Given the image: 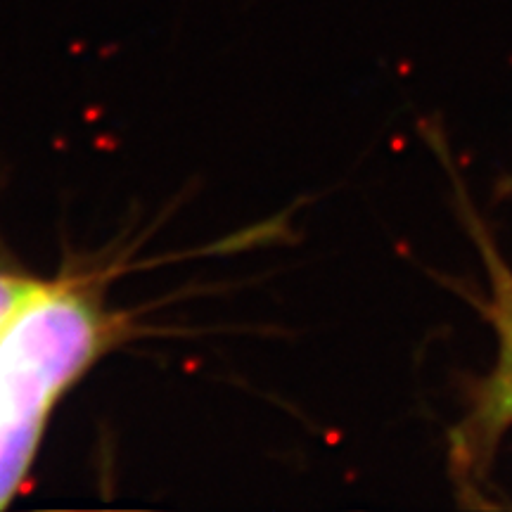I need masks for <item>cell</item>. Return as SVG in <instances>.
Returning <instances> with one entry per match:
<instances>
[{
    "label": "cell",
    "instance_id": "obj_1",
    "mask_svg": "<svg viewBox=\"0 0 512 512\" xmlns=\"http://www.w3.org/2000/svg\"><path fill=\"white\" fill-rule=\"evenodd\" d=\"M107 342L100 311L72 287L41 292L0 330V505L27 477L50 411Z\"/></svg>",
    "mask_w": 512,
    "mask_h": 512
},
{
    "label": "cell",
    "instance_id": "obj_2",
    "mask_svg": "<svg viewBox=\"0 0 512 512\" xmlns=\"http://www.w3.org/2000/svg\"><path fill=\"white\" fill-rule=\"evenodd\" d=\"M494 318L498 330H501V368L496 373V382L491 387L489 396V413L486 420L508 422L512 420V280L501 273L496 278V306Z\"/></svg>",
    "mask_w": 512,
    "mask_h": 512
},
{
    "label": "cell",
    "instance_id": "obj_3",
    "mask_svg": "<svg viewBox=\"0 0 512 512\" xmlns=\"http://www.w3.org/2000/svg\"><path fill=\"white\" fill-rule=\"evenodd\" d=\"M43 283L24 275L0 273V330L41 292Z\"/></svg>",
    "mask_w": 512,
    "mask_h": 512
}]
</instances>
